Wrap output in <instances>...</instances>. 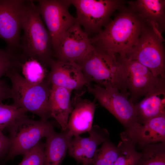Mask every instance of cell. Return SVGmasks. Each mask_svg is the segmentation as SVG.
Segmentation results:
<instances>
[{
	"label": "cell",
	"mask_w": 165,
	"mask_h": 165,
	"mask_svg": "<svg viewBox=\"0 0 165 165\" xmlns=\"http://www.w3.org/2000/svg\"><path fill=\"white\" fill-rule=\"evenodd\" d=\"M43 165V164H42V165Z\"/></svg>",
	"instance_id": "f546056e"
},
{
	"label": "cell",
	"mask_w": 165,
	"mask_h": 165,
	"mask_svg": "<svg viewBox=\"0 0 165 165\" xmlns=\"http://www.w3.org/2000/svg\"><path fill=\"white\" fill-rule=\"evenodd\" d=\"M123 70L130 99L134 105L141 96L165 94V79L154 76L147 67L126 57L117 58Z\"/></svg>",
	"instance_id": "ba28073f"
},
{
	"label": "cell",
	"mask_w": 165,
	"mask_h": 165,
	"mask_svg": "<svg viewBox=\"0 0 165 165\" xmlns=\"http://www.w3.org/2000/svg\"><path fill=\"white\" fill-rule=\"evenodd\" d=\"M136 145L126 140L119 142V154L114 165H136L141 152L136 150Z\"/></svg>",
	"instance_id": "cb8c5ba5"
},
{
	"label": "cell",
	"mask_w": 165,
	"mask_h": 165,
	"mask_svg": "<svg viewBox=\"0 0 165 165\" xmlns=\"http://www.w3.org/2000/svg\"><path fill=\"white\" fill-rule=\"evenodd\" d=\"M89 136L74 137L69 143L68 150L69 155L82 165L92 164L93 158L99 145L108 139L107 130L94 126L88 132Z\"/></svg>",
	"instance_id": "4fadbf2b"
},
{
	"label": "cell",
	"mask_w": 165,
	"mask_h": 165,
	"mask_svg": "<svg viewBox=\"0 0 165 165\" xmlns=\"http://www.w3.org/2000/svg\"><path fill=\"white\" fill-rule=\"evenodd\" d=\"M44 144L40 142L35 147L23 155L18 165H41L43 164Z\"/></svg>",
	"instance_id": "484cf974"
},
{
	"label": "cell",
	"mask_w": 165,
	"mask_h": 165,
	"mask_svg": "<svg viewBox=\"0 0 165 165\" xmlns=\"http://www.w3.org/2000/svg\"><path fill=\"white\" fill-rule=\"evenodd\" d=\"M7 129L10 141L7 160L24 155L37 145L42 138H46L55 132L51 123L35 120L26 116L16 120Z\"/></svg>",
	"instance_id": "52a82bcc"
},
{
	"label": "cell",
	"mask_w": 165,
	"mask_h": 165,
	"mask_svg": "<svg viewBox=\"0 0 165 165\" xmlns=\"http://www.w3.org/2000/svg\"><path fill=\"white\" fill-rule=\"evenodd\" d=\"M37 6L26 0L22 28L24 34L20 48L22 59H32L44 66L50 67L53 60L51 38L46 28Z\"/></svg>",
	"instance_id": "7a4b0ae2"
},
{
	"label": "cell",
	"mask_w": 165,
	"mask_h": 165,
	"mask_svg": "<svg viewBox=\"0 0 165 165\" xmlns=\"http://www.w3.org/2000/svg\"><path fill=\"white\" fill-rule=\"evenodd\" d=\"M23 64L19 62L23 77L28 82L33 84H40L45 80L46 70L44 66L37 61L29 59Z\"/></svg>",
	"instance_id": "603a6c76"
},
{
	"label": "cell",
	"mask_w": 165,
	"mask_h": 165,
	"mask_svg": "<svg viewBox=\"0 0 165 165\" xmlns=\"http://www.w3.org/2000/svg\"><path fill=\"white\" fill-rule=\"evenodd\" d=\"M12 83L11 98L13 105L18 108L35 114L42 121L50 117L49 105L52 85L47 79L39 84L26 80L14 68L6 75Z\"/></svg>",
	"instance_id": "277c9868"
},
{
	"label": "cell",
	"mask_w": 165,
	"mask_h": 165,
	"mask_svg": "<svg viewBox=\"0 0 165 165\" xmlns=\"http://www.w3.org/2000/svg\"><path fill=\"white\" fill-rule=\"evenodd\" d=\"M163 94H153L146 96L141 102L134 104L139 123L142 124L150 119L165 114V97Z\"/></svg>",
	"instance_id": "ffe728a7"
},
{
	"label": "cell",
	"mask_w": 165,
	"mask_h": 165,
	"mask_svg": "<svg viewBox=\"0 0 165 165\" xmlns=\"http://www.w3.org/2000/svg\"><path fill=\"white\" fill-rule=\"evenodd\" d=\"M37 7L51 38L53 55L64 33L77 21L69 13V0H39Z\"/></svg>",
	"instance_id": "30bf717a"
},
{
	"label": "cell",
	"mask_w": 165,
	"mask_h": 165,
	"mask_svg": "<svg viewBox=\"0 0 165 165\" xmlns=\"http://www.w3.org/2000/svg\"><path fill=\"white\" fill-rule=\"evenodd\" d=\"M128 2L130 8L144 21L161 33L165 28V0H137Z\"/></svg>",
	"instance_id": "e0dca14e"
},
{
	"label": "cell",
	"mask_w": 165,
	"mask_h": 165,
	"mask_svg": "<svg viewBox=\"0 0 165 165\" xmlns=\"http://www.w3.org/2000/svg\"><path fill=\"white\" fill-rule=\"evenodd\" d=\"M141 147V155L136 165H165V142Z\"/></svg>",
	"instance_id": "44dd1931"
},
{
	"label": "cell",
	"mask_w": 165,
	"mask_h": 165,
	"mask_svg": "<svg viewBox=\"0 0 165 165\" xmlns=\"http://www.w3.org/2000/svg\"><path fill=\"white\" fill-rule=\"evenodd\" d=\"M72 137L66 131H55L46 138L43 152V165H61Z\"/></svg>",
	"instance_id": "d6986e66"
},
{
	"label": "cell",
	"mask_w": 165,
	"mask_h": 165,
	"mask_svg": "<svg viewBox=\"0 0 165 165\" xmlns=\"http://www.w3.org/2000/svg\"><path fill=\"white\" fill-rule=\"evenodd\" d=\"M17 59L6 50L0 48V78L10 70L17 68Z\"/></svg>",
	"instance_id": "4316f807"
},
{
	"label": "cell",
	"mask_w": 165,
	"mask_h": 165,
	"mask_svg": "<svg viewBox=\"0 0 165 165\" xmlns=\"http://www.w3.org/2000/svg\"><path fill=\"white\" fill-rule=\"evenodd\" d=\"M91 51L77 63L87 81L94 82L104 87L112 86L128 93L124 76L116 54L112 52L94 46Z\"/></svg>",
	"instance_id": "3957f363"
},
{
	"label": "cell",
	"mask_w": 165,
	"mask_h": 165,
	"mask_svg": "<svg viewBox=\"0 0 165 165\" xmlns=\"http://www.w3.org/2000/svg\"><path fill=\"white\" fill-rule=\"evenodd\" d=\"M27 112L13 104L8 105L0 102V130L2 131L17 119L26 116Z\"/></svg>",
	"instance_id": "d4e9b609"
},
{
	"label": "cell",
	"mask_w": 165,
	"mask_h": 165,
	"mask_svg": "<svg viewBox=\"0 0 165 165\" xmlns=\"http://www.w3.org/2000/svg\"><path fill=\"white\" fill-rule=\"evenodd\" d=\"M76 10L77 21L88 35L98 34L109 21L112 13L123 7L118 0H69Z\"/></svg>",
	"instance_id": "9c48e42d"
},
{
	"label": "cell",
	"mask_w": 165,
	"mask_h": 165,
	"mask_svg": "<svg viewBox=\"0 0 165 165\" xmlns=\"http://www.w3.org/2000/svg\"><path fill=\"white\" fill-rule=\"evenodd\" d=\"M47 79L52 85L72 91L78 90L90 84L76 63L53 60Z\"/></svg>",
	"instance_id": "5bb4252c"
},
{
	"label": "cell",
	"mask_w": 165,
	"mask_h": 165,
	"mask_svg": "<svg viewBox=\"0 0 165 165\" xmlns=\"http://www.w3.org/2000/svg\"><path fill=\"white\" fill-rule=\"evenodd\" d=\"M163 40L161 33L157 29L145 23L137 43L125 57L143 65L154 76L165 79Z\"/></svg>",
	"instance_id": "8992f818"
},
{
	"label": "cell",
	"mask_w": 165,
	"mask_h": 165,
	"mask_svg": "<svg viewBox=\"0 0 165 165\" xmlns=\"http://www.w3.org/2000/svg\"><path fill=\"white\" fill-rule=\"evenodd\" d=\"M72 91L63 87L52 85L49 101L50 116L55 119L63 132L67 130L73 109L71 99Z\"/></svg>",
	"instance_id": "2e32d148"
},
{
	"label": "cell",
	"mask_w": 165,
	"mask_h": 165,
	"mask_svg": "<svg viewBox=\"0 0 165 165\" xmlns=\"http://www.w3.org/2000/svg\"><path fill=\"white\" fill-rule=\"evenodd\" d=\"M145 23L130 8L122 7L112 20L90 38L92 44L125 57L137 43Z\"/></svg>",
	"instance_id": "6da1fadb"
},
{
	"label": "cell",
	"mask_w": 165,
	"mask_h": 165,
	"mask_svg": "<svg viewBox=\"0 0 165 165\" xmlns=\"http://www.w3.org/2000/svg\"><path fill=\"white\" fill-rule=\"evenodd\" d=\"M26 0H0V38L7 45L6 50L14 54L20 48Z\"/></svg>",
	"instance_id": "8fae6325"
},
{
	"label": "cell",
	"mask_w": 165,
	"mask_h": 165,
	"mask_svg": "<svg viewBox=\"0 0 165 165\" xmlns=\"http://www.w3.org/2000/svg\"><path fill=\"white\" fill-rule=\"evenodd\" d=\"M10 145L9 138L6 136L0 130V158L7 154Z\"/></svg>",
	"instance_id": "83f0119b"
},
{
	"label": "cell",
	"mask_w": 165,
	"mask_h": 165,
	"mask_svg": "<svg viewBox=\"0 0 165 165\" xmlns=\"http://www.w3.org/2000/svg\"><path fill=\"white\" fill-rule=\"evenodd\" d=\"M94 47L90 38L76 21L62 36L53 56L57 61L77 63L86 57Z\"/></svg>",
	"instance_id": "7c38bea8"
},
{
	"label": "cell",
	"mask_w": 165,
	"mask_h": 165,
	"mask_svg": "<svg viewBox=\"0 0 165 165\" xmlns=\"http://www.w3.org/2000/svg\"><path fill=\"white\" fill-rule=\"evenodd\" d=\"M86 86L88 92L124 126L125 130L121 133L120 137H130L142 124L139 121L134 105L128 98L129 93L112 86H92L90 83Z\"/></svg>",
	"instance_id": "5b68a950"
},
{
	"label": "cell",
	"mask_w": 165,
	"mask_h": 165,
	"mask_svg": "<svg viewBox=\"0 0 165 165\" xmlns=\"http://www.w3.org/2000/svg\"><path fill=\"white\" fill-rule=\"evenodd\" d=\"M76 99L74 101L66 131L72 137L79 136L91 130L96 108L94 101Z\"/></svg>",
	"instance_id": "9a60e30c"
},
{
	"label": "cell",
	"mask_w": 165,
	"mask_h": 165,
	"mask_svg": "<svg viewBox=\"0 0 165 165\" xmlns=\"http://www.w3.org/2000/svg\"><path fill=\"white\" fill-rule=\"evenodd\" d=\"M140 146L158 142H165V114L143 123L128 139Z\"/></svg>",
	"instance_id": "ac0fdd59"
},
{
	"label": "cell",
	"mask_w": 165,
	"mask_h": 165,
	"mask_svg": "<svg viewBox=\"0 0 165 165\" xmlns=\"http://www.w3.org/2000/svg\"><path fill=\"white\" fill-rule=\"evenodd\" d=\"M101 147L96 151L93 158V165H114L119 154L118 146L108 139L102 143Z\"/></svg>",
	"instance_id": "7402d4cb"
},
{
	"label": "cell",
	"mask_w": 165,
	"mask_h": 165,
	"mask_svg": "<svg viewBox=\"0 0 165 165\" xmlns=\"http://www.w3.org/2000/svg\"><path fill=\"white\" fill-rule=\"evenodd\" d=\"M11 97V88L3 80H0V102Z\"/></svg>",
	"instance_id": "f1b7e54d"
}]
</instances>
